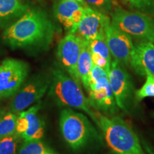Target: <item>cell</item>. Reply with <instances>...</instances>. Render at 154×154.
I'll use <instances>...</instances> for the list:
<instances>
[{"mask_svg": "<svg viewBox=\"0 0 154 154\" xmlns=\"http://www.w3.org/2000/svg\"><path fill=\"white\" fill-rule=\"evenodd\" d=\"M56 28L45 12L28 10L5 31L3 39L11 48L47 46L51 43Z\"/></svg>", "mask_w": 154, "mask_h": 154, "instance_id": "obj_1", "label": "cell"}, {"mask_svg": "<svg viewBox=\"0 0 154 154\" xmlns=\"http://www.w3.org/2000/svg\"><path fill=\"white\" fill-rule=\"evenodd\" d=\"M96 125L114 154H146L132 127L121 117L106 116L97 111Z\"/></svg>", "mask_w": 154, "mask_h": 154, "instance_id": "obj_2", "label": "cell"}, {"mask_svg": "<svg viewBox=\"0 0 154 154\" xmlns=\"http://www.w3.org/2000/svg\"><path fill=\"white\" fill-rule=\"evenodd\" d=\"M50 94L59 105L84 111L97 124V112L93 110L88 99L84 95L80 83L59 69L52 71Z\"/></svg>", "mask_w": 154, "mask_h": 154, "instance_id": "obj_3", "label": "cell"}, {"mask_svg": "<svg viewBox=\"0 0 154 154\" xmlns=\"http://www.w3.org/2000/svg\"><path fill=\"white\" fill-rule=\"evenodd\" d=\"M59 127L63 139L73 150L82 149L98 136L87 117L72 109L61 111Z\"/></svg>", "mask_w": 154, "mask_h": 154, "instance_id": "obj_4", "label": "cell"}, {"mask_svg": "<svg viewBox=\"0 0 154 154\" xmlns=\"http://www.w3.org/2000/svg\"><path fill=\"white\" fill-rule=\"evenodd\" d=\"M111 24L129 35L141 42L154 44V19L144 13L117 8L111 12Z\"/></svg>", "mask_w": 154, "mask_h": 154, "instance_id": "obj_5", "label": "cell"}, {"mask_svg": "<svg viewBox=\"0 0 154 154\" xmlns=\"http://www.w3.org/2000/svg\"><path fill=\"white\" fill-rule=\"evenodd\" d=\"M108 76L117 106L128 112L136 92L131 76L124 66L116 60L111 61Z\"/></svg>", "mask_w": 154, "mask_h": 154, "instance_id": "obj_6", "label": "cell"}, {"mask_svg": "<svg viewBox=\"0 0 154 154\" xmlns=\"http://www.w3.org/2000/svg\"><path fill=\"white\" fill-rule=\"evenodd\" d=\"M29 65L15 59H6L0 63V99L14 96L29 74Z\"/></svg>", "mask_w": 154, "mask_h": 154, "instance_id": "obj_7", "label": "cell"}, {"mask_svg": "<svg viewBox=\"0 0 154 154\" xmlns=\"http://www.w3.org/2000/svg\"><path fill=\"white\" fill-rule=\"evenodd\" d=\"M51 84V77L46 74H37L32 77L13 96L9 103V110L20 113L41 99Z\"/></svg>", "mask_w": 154, "mask_h": 154, "instance_id": "obj_8", "label": "cell"}, {"mask_svg": "<svg viewBox=\"0 0 154 154\" xmlns=\"http://www.w3.org/2000/svg\"><path fill=\"white\" fill-rule=\"evenodd\" d=\"M104 33L108 47L114 60L123 66H130L135 48L132 38L125 32L115 27L111 24L109 17H108L106 22Z\"/></svg>", "mask_w": 154, "mask_h": 154, "instance_id": "obj_9", "label": "cell"}, {"mask_svg": "<svg viewBox=\"0 0 154 154\" xmlns=\"http://www.w3.org/2000/svg\"><path fill=\"white\" fill-rule=\"evenodd\" d=\"M85 40L76 34L69 33L58 44L57 57L69 75L80 83L76 65Z\"/></svg>", "mask_w": 154, "mask_h": 154, "instance_id": "obj_10", "label": "cell"}, {"mask_svg": "<svg viewBox=\"0 0 154 154\" xmlns=\"http://www.w3.org/2000/svg\"><path fill=\"white\" fill-rule=\"evenodd\" d=\"M86 91L88 101L94 110L113 115L116 112L117 105L109 84V77L88 83Z\"/></svg>", "mask_w": 154, "mask_h": 154, "instance_id": "obj_11", "label": "cell"}, {"mask_svg": "<svg viewBox=\"0 0 154 154\" xmlns=\"http://www.w3.org/2000/svg\"><path fill=\"white\" fill-rule=\"evenodd\" d=\"M107 19L106 14L86 7L84 17L74 34L87 42L105 35L104 28Z\"/></svg>", "mask_w": 154, "mask_h": 154, "instance_id": "obj_12", "label": "cell"}, {"mask_svg": "<svg viewBox=\"0 0 154 154\" xmlns=\"http://www.w3.org/2000/svg\"><path fill=\"white\" fill-rule=\"evenodd\" d=\"M85 7L77 0H60L55 6V14L69 33L74 34L84 17Z\"/></svg>", "mask_w": 154, "mask_h": 154, "instance_id": "obj_13", "label": "cell"}, {"mask_svg": "<svg viewBox=\"0 0 154 154\" xmlns=\"http://www.w3.org/2000/svg\"><path fill=\"white\" fill-rule=\"evenodd\" d=\"M130 66L140 76L150 74L154 77V44L141 42L135 45Z\"/></svg>", "mask_w": 154, "mask_h": 154, "instance_id": "obj_14", "label": "cell"}, {"mask_svg": "<svg viewBox=\"0 0 154 154\" xmlns=\"http://www.w3.org/2000/svg\"><path fill=\"white\" fill-rule=\"evenodd\" d=\"M29 7L19 0H0V26H4L22 17Z\"/></svg>", "mask_w": 154, "mask_h": 154, "instance_id": "obj_15", "label": "cell"}, {"mask_svg": "<svg viewBox=\"0 0 154 154\" xmlns=\"http://www.w3.org/2000/svg\"><path fill=\"white\" fill-rule=\"evenodd\" d=\"M39 108L40 106L36 104L31 107L27 111H24L29 121L28 129L21 136L24 140H41L44 136V123L37 116Z\"/></svg>", "mask_w": 154, "mask_h": 154, "instance_id": "obj_16", "label": "cell"}, {"mask_svg": "<svg viewBox=\"0 0 154 154\" xmlns=\"http://www.w3.org/2000/svg\"><path fill=\"white\" fill-rule=\"evenodd\" d=\"M93 66L94 63L92 61L91 49L88 45V42L85 40L76 65L77 75L85 89L87 88L88 79Z\"/></svg>", "mask_w": 154, "mask_h": 154, "instance_id": "obj_17", "label": "cell"}, {"mask_svg": "<svg viewBox=\"0 0 154 154\" xmlns=\"http://www.w3.org/2000/svg\"><path fill=\"white\" fill-rule=\"evenodd\" d=\"M17 119L15 113L6 112L0 120V139L16 134Z\"/></svg>", "mask_w": 154, "mask_h": 154, "instance_id": "obj_18", "label": "cell"}, {"mask_svg": "<svg viewBox=\"0 0 154 154\" xmlns=\"http://www.w3.org/2000/svg\"><path fill=\"white\" fill-rule=\"evenodd\" d=\"M132 11L154 16V0H120Z\"/></svg>", "mask_w": 154, "mask_h": 154, "instance_id": "obj_19", "label": "cell"}, {"mask_svg": "<svg viewBox=\"0 0 154 154\" xmlns=\"http://www.w3.org/2000/svg\"><path fill=\"white\" fill-rule=\"evenodd\" d=\"M88 42L92 53L101 56V57L104 58L105 59L110 62L112 61V59H111L112 56H111L110 50L108 47L105 35L94 38Z\"/></svg>", "mask_w": 154, "mask_h": 154, "instance_id": "obj_20", "label": "cell"}, {"mask_svg": "<svg viewBox=\"0 0 154 154\" xmlns=\"http://www.w3.org/2000/svg\"><path fill=\"white\" fill-rule=\"evenodd\" d=\"M149 97H154V77L151 74H147L143 85L135 92V100L140 101Z\"/></svg>", "mask_w": 154, "mask_h": 154, "instance_id": "obj_21", "label": "cell"}, {"mask_svg": "<svg viewBox=\"0 0 154 154\" xmlns=\"http://www.w3.org/2000/svg\"><path fill=\"white\" fill-rule=\"evenodd\" d=\"M47 150L40 140H24L18 154H44Z\"/></svg>", "mask_w": 154, "mask_h": 154, "instance_id": "obj_22", "label": "cell"}, {"mask_svg": "<svg viewBox=\"0 0 154 154\" xmlns=\"http://www.w3.org/2000/svg\"><path fill=\"white\" fill-rule=\"evenodd\" d=\"M19 136L16 133L0 139V154H16Z\"/></svg>", "mask_w": 154, "mask_h": 154, "instance_id": "obj_23", "label": "cell"}, {"mask_svg": "<svg viewBox=\"0 0 154 154\" xmlns=\"http://www.w3.org/2000/svg\"><path fill=\"white\" fill-rule=\"evenodd\" d=\"M86 7L106 14L111 10V0H82Z\"/></svg>", "mask_w": 154, "mask_h": 154, "instance_id": "obj_24", "label": "cell"}, {"mask_svg": "<svg viewBox=\"0 0 154 154\" xmlns=\"http://www.w3.org/2000/svg\"><path fill=\"white\" fill-rule=\"evenodd\" d=\"M29 127V121L26 119V116L24 114V111L19 113V116H17V123H16V133L19 136H22L23 134H24L28 129Z\"/></svg>", "mask_w": 154, "mask_h": 154, "instance_id": "obj_25", "label": "cell"}, {"mask_svg": "<svg viewBox=\"0 0 154 154\" xmlns=\"http://www.w3.org/2000/svg\"><path fill=\"white\" fill-rule=\"evenodd\" d=\"M141 143L142 146H143V148L144 149V151L146 153V154H154V149L151 147V146L149 145L146 140H141Z\"/></svg>", "mask_w": 154, "mask_h": 154, "instance_id": "obj_26", "label": "cell"}, {"mask_svg": "<svg viewBox=\"0 0 154 154\" xmlns=\"http://www.w3.org/2000/svg\"><path fill=\"white\" fill-rule=\"evenodd\" d=\"M6 113V111L5 109H4V108L0 106V120H1L2 118L4 116V115H5Z\"/></svg>", "mask_w": 154, "mask_h": 154, "instance_id": "obj_27", "label": "cell"}, {"mask_svg": "<svg viewBox=\"0 0 154 154\" xmlns=\"http://www.w3.org/2000/svg\"><path fill=\"white\" fill-rule=\"evenodd\" d=\"M77 1H78V2H80L81 4H82V5L83 6H84V7H86V6L85 5H84V2H83V1H82V0H77Z\"/></svg>", "mask_w": 154, "mask_h": 154, "instance_id": "obj_28", "label": "cell"}, {"mask_svg": "<svg viewBox=\"0 0 154 154\" xmlns=\"http://www.w3.org/2000/svg\"><path fill=\"white\" fill-rule=\"evenodd\" d=\"M153 116H154V113H153Z\"/></svg>", "mask_w": 154, "mask_h": 154, "instance_id": "obj_29", "label": "cell"}]
</instances>
